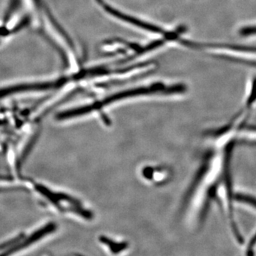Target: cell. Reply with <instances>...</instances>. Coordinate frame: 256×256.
<instances>
[{"mask_svg": "<svg viewBox=\"0 0 256 256\" xmlns=\"http://www.w3.org/2000/svg\"><path fill=\"white\" fill-rule=\"evenodd\" d=\"M55 228L56 226L54 224H48V225L44 227V228L37 230V232H35L34 234H33L32 235L28 237L26 240H25L24 242H22V244H20V245L16 246V247L13 248H12L11 250H10V252H6V254H10L12 252H16V250H20V249L24 248L28 246L31 245V244H33V242H36L37 240H40V239L42 238V237H44V236L47 235V234L50 233V232H54V230H55Z\"/></svg>", "mask_w": 256, "mask_h": 256, "instance_id": "6da1fadb", "label": "cell"}, {"mask_svg": "<svg viewBox=\"0 0 256 256\" xmlns=\"http://www.w3.org/2000/svg\"><path fill=\"white\" fill-rule=\"evenodd\" d=\"M234 200L236 204H238L256 212V194L247 192H236Z\"/></svg>", "mask_w": 256, "mask_h": 256, "instance_id": "7a4b0ae2", "label": "cell"}, {"mask_svg": "<svg viewBox=\"0 0 256 256\" xmlns=\"http://www.w3.org/2000/svg\"><path fill=\"white\" fill-rule=\"evenodd\" d=\"M256 106V77L252 79L250 82L248 90L244 105L242 108L249 114H252V110Z\"/></svg>", "mask_w": 256, "mask_h": 256, "instance_id": "3957f363", "label": "cell"}, {"mask_svg": "<svg viewBox=\"0 0 256 256\" xmlns=\"http://www.w3.org/2000/svg\"><path fill=\"white\" fill-rule=\"evenodd\" d=\"M238 138L242 142L256 144V124L245 126L238 133Z\"/></svg>", "mask_w": 256, "mask_h": 256, "instance_id": "277c9868", "label": "cell"}, {"mask_svg": "<svg viewBox=\"0 0 256 256\" xmlns=\"http://www.w3.org/2000/svg\"><path fill=\"white\" fill-rule=\"evenodd\" d=\"M244 254L246 256H252L256 255V229L252 233L250 238L245 242L244 245Z\"/></svg>", "mask_w": 256, "mask_h": 256, "instance_id": "5b68a950", "label": "cell"}, {"mask_svg": "<svg viewBox=\"0 0 256 256\" xmlns=\"http://www.w3.org/2000/svg\"><path fill=\"white\" fill-rule=\"evenodd\" d=\"M240 34L244 37L256 36V24L246 25L239 30Z\"/></svg>", "mask_w": 256, "mask_h": 256, "instance_id": "8992f818", "label": "cell"}]
</instances>
